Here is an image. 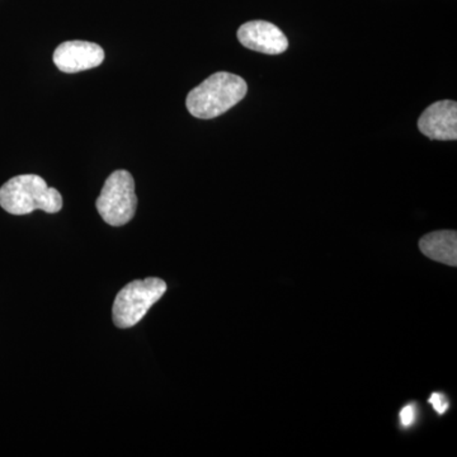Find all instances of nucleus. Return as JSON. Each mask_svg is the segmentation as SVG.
<instances>
[{"label": "nucleus", "mask_w": 457, "mask_h": 457, "mask_svg": "<svg viewBox=\"0 0 457 457\" xmlns=\"http://www.w3.org/2000/svg\"><path fill=\"white\" fill-rule=\"evenodd\" d=\"M237 40L246 49L266 55H278L288 47V40L284 32L266 21H251L240 26Z\"/></svg>", "instance_id": "obj_6"}, {"label": "nucleus", "mask_w": 457, "mask_h": 457, "mask_svg": "<svg viewBox=\"0 0 457 457\" xmlns=\"http://www.w3.org/2000/svg\"><path fill=\"white\" fill-rule=\"evenodd\" d=\"M418 129L431 140L457 139V104L440 101L427 107L418 120Z\"/></svg>", "instance_id": "obj_7"}, {"label": "nucleus", "mask_w": 457, "mask_h": 457, "mask_svg": "<svg viewBox=\"0 0 457 457\" xmlns=\"http://www.w3.org/2000/svg\"><path fill=\"white\" fill-rule=\"evenodd\" d=\"M246 92L248 86L242 77L219 71L188 93L186 106L196 119L212 120L237 106Z\"/></svg>", "instance_id": "obj_1"}, {"label": "nucleus", "mask_w": 457, "mask_h": 457, "mask_svg": "<svg viewBox=\"0 0 457 457\" xmlns=\"http://www.w3.org/2000/svg\"><path fill=\"white\" fill-rule=\"evenodd\" d=\"M96 206L111 227H123L131 221L137 212V197L130 171H113L104 182Z\"/></svg>", "instance_id": "obj_4"}, {"label": "nucleus", "mask_w": 457, "mask_h": 457, "mask_svg": "<svg viewBox=\"0 0 457 457\" xmlns=\"http://www.w3.org/2000/svg\"><path fill=\"white\" fill-rule=\"evenodd\" d=\"M53 60L62 73H79L101 65L104 60V51L93 42L66 41L54 51Z\"/></svg>", "instance_id": "obj_5"}, {"label": "nucleus", "mask_w": 457, "mask_h": 457, "mask_svg": "<svg viewBox=\"0 0 457 457\" xmlns=\"http://www.w3.org/2000/svg\"><path fill=\"white\" fill-rule=\"evenodd\" d=\"M167 291L163 279L150 278L135 279L117 294L112 308L114 326L128 329L137 326L149 309L161 300Z\"/></svg>", "instance_id": "obj_3"}, {"label": "nucleus", "mask_w": 457, "mask_h": 457, "mask_svg": "<svg viewBox=\"0 0 457 457\" xmlns=\"http://www.w3.org/2000/svg\"><path fill=\"white\" fill-rule=\"evenodd\" d=\"M0 206L12 215H29L36 210L56 213L62 210V197L40 176L23 174L2 186Z\"/></svg>", "instance_id": "obj_2"}, {"label": "nucleus", "mask_w": 457, "mask_h": 457, "mask_svg": "<svg viewBox=\"0 0 457 457\" xmlns=\"http://www.w3.org/2000/svg\"><path fill=\"white\" fill-rule=\"evenodd\" d=\"M429 404L432 405L433 409L437 411L438 414H445L449 409V400L446 399V396L444 394L435 393L429 396Z\"/></svg>", "instance_id": "obj_10"}, {"label": "nucleus", "mask_w": 457, "mask_h": 457, "mask_svg": "<svg viewBox=\"0 0 457 457\" xmlns=\"http://www.w3.org/2000/svg\"><path fill=\"white\" fill-rule=\"evenodd\" d=\"M418 416V409L416 404H408L400 411V425L403 428H411L416 423Z\"/></svg>", "instance_id": "obj_9"}, {"label": "nucleus", "mask_w": 457, "mask_h": 457, "mask_svg": "<svg viewBox=\"0 0 457 457\" xmlns=\"http://www.w3.org/2000/svg\"><path fill=\"white\" fill-rule=\"evenodd\" d=\"M420 252L447 266H457V233L453 230L433 231L420 240Z\"/></svg>", "instance_id": "obj_8"}]
</instances>
